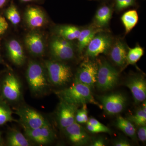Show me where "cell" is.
<instances>
[{"instance_id": "8fae6325", "label": "cell", "mask_w": 146, "mask_h": 146, "mask_svg": "<svg viewBox=\"0 0 146 146\" xmlns=\"http://www.w3.org/2000/svg\"><path fill=\"white\" fill-rule=\"evenodd\" d=\"M112 39L108 35H95L87 46L86 54L89 57L95 58L102 54L106 53L111 46Z\"/></svg>"}, {"instance_id": "f546056e", "label": "cell", "mask_w": 146, "mask_h": 146, "mask_svg": "<svg viewBox=\"0 0 146 146\" xmlns=\"http://www.w3.org/2000/svg\"><path fill=\"white\" fill-rule=\"evenodd\" d=\"M86 128L89 132L92 133H107L111 132V130L109 128L104 125L103 127L94 126L86 123Z\"/></svg>"}, {"instance_id": "4fadbf2b", "label": "cell", "mask_w": 146, "mask_h": 146, "mask_svg": "<svg viewBox=\"0 0 146 146\" xmlns=\"http://www.w3.org/2000/svg\"><path fill=\"white\" fill-rule=\"evenodd\" d=\"M125 85L130 90L135 104H138L146 100V82L142 76L131 77L126 82Z\"/></svg>"}, {"instance_id": "7402d4cb", "label": "cell", "mask_w": 146, "mask_h": 146, "mask_svg": "<svg viewBox=\"0 0 146 146\" xmlns=\"http://www.w3.org/2000/svg\"><path fill=\"white\" fill-rule=\"evenodd\" d=\"M116 125L118 129L122 131L127 136L132 139H136V128L133 123L129 120L119 116L117 118Z\"/></svg>"}, {"instance_id": "44dd1931", "label": "cell", "mask_w": 146, "mask_h": 146, "mask_svg": "<svg viewBox=\"0 0 146 146\" xmlns=\"http://www.w3.org/2000/svg\"><path fill=\"white\" fill-rule=\"evenodd\" d=\"M81 30L77 27L65 25L59 27L57 30L58 36L68 41L78 39Z\"/></svg>"}, {"instance_id": "5bb4252c", "label": "cell", "mask_w": 146, "mask_h": 146, "mask_svg": "<svg viewBox=\"0 0 146 146\" xmlns=\"http://www.w3.org/2000/svg\"><path fill=\"white\" fill-rule=\"evenodd\" d=\"M63 130L70 142L75 145H84L89 143L90 136L80 124L76 121Z\"/></svg>"}, {"instance_id": "9c48e42d", "label": "cell", "mask_w": 146, "mask_h": 146, "mask_svg": "<svg viewBox=\"0 0 146 146\" xmlns=\"http://www.w3.org/2000/svg\"><path fill=\"white\" fill-rule=\"evenodd\" d=\"M25 135L29 140L39 145H48L55 138V134L50 123L35 129H24Z\"/></svg>"}, {"instance_id": "ab89813d", "label": "cell", "mask_w": 146, "mask_h": 146, "mask_svg": "<svg viewBox=\"0 0 146 146\" xmlns=\"http://www.w3.org/2000/svg\"><path fill=\"white\" fill-rule=\"evenodd\" d=\"M1 78H0V83H1Z\"/></svg>"}, {"instance_id": "4dcf8cb0", "label": "cell", "mask_w": 146, "mask_h": 146, "mask_svg": "<svg viewBox=\"0 0 146 146\" xmlns=\"http://www.w3.org/2000/svg\"><path fill=\"white\" fill-rule=\"evenodd\" d=\"M134 2L135 0H116V7L121 10L133 5Z\"/></svg>"}, {"instance_id": "ac0fdd59", "label": "cell", "mask_w": 146, "mask_h": 146, "mask_svg": "<svg viewBox=\"0 0 146 146\" xmlns=\"http://www.w3.org/2000/svg\"><path fill=\"white\" fill-rule=\"evenodd\" d=\"M127 52L125 45L121 41L116 42L110 52V57L114 63L120 67L124 66L126 62Z\"/></svg>"}, {"instance_id": "d6986e66", "label": "cell", "mask_w": 146, "mask_h": 146, "mask_svg": "<svg viewBox=\"0 0 146 146\" xmlns=\"http://www.w3.org/2000/svg\"><path fill=\"white\" fill-rule=\"evenodd\" d=\"M7 144L9 146H30L32 143L25 135L16 129H11L7 136Z\"/></svg>"}, {"instance_id": "3957f363", "label": "cell", "mask_w": 146, "mask_h": 146, "mask_svg": "<svg viewBox=\"0 0 146 146\" xmlns=\"http://www.w3.org/2000/svg\"><path fill=\"white\" fill-rule=\"evenodd\" d=\"M45 66L50 84L56 86L66 85L72 80L73 74L69 66L58 60H47Z\"/></svg>"}, {"instance_id": "1f68e13d", "label": "cell", "mask_w": 146, "mask_h": 146, "mask_svg": "<svg viewBox=\"0 0 146 146\" xmlns=\"http://www.w3.org/2000/svg\"><path fill=\"white\" fill-rule=\"evenodd\" d=\"M136 136L141 142H145L146 141V126H138V130L136 131Z\"/></svg>"}, {"instance_id": "484cf974", "label": "cell", "mask_w": 146, "mask_h": 146, "mask_svg": "<svg viewBox=\"0 0 146 146\" xmlns=\"http://www.w3.org/2000/svg\"><path fill=\"white\" fill-rule=\"evenodd\" d=\"M4 13L6 18L13 25H17L21 22V15L14 3H11L9 6L5 9Z\"/></svg>"}, {"instance_id": "52a82bcc", "label": "cell", "mask_w": 146, "mask_h": 146, "mask_svg": "<svg viewBox=\"0 0 146 146\" xmlns=\"http://www.w3.org/2000/svg\"><path fill=\"white\" fill-rule=\"evenodd\" d=\"M50 48L53 57L58 61L70 60L74 56V51L71 42L59 36L53 39Z\"/></svg>"}, {"instance_id": "ffe728a7", "label": "cell", "mask_w": 146, "mask_h": 146, "mask_svg": "<svg viewBox=\"0 0 146 146\" xmlns=\"http://www.w3.org/2000/svg\"><path fill=\"white\" fill-rule=\"evenodd\" d=\"M101 29H95L90 28L81 30L78 39V49L80 52L87 47L91 39L97 33L100 32Z\"/></svg>"}, {"instance_id": "8d00e7d4", "label": "cell", "mask_w": 146, "mask_h": 146, "mask_svg": "<svg viewBox=\"0 0 146 146\" xmlns=\"http://www.w3.org/2000/svg\"><path fill=\"white\" fill-rule=\"evenodd\" d=\"M19 1L24 3H31L38 2L41 1L42 0H19Z\"/></svg>"}, {"instance_id": "e575fe53", "label": "cell", "mask_w": 146, "mask_h": 146, "mask_svg": "<svg viewBox=\"0 0 146 146\" xmlns=\"http://www.w3.org/2000/svg\"><path fill=\"white\" fill-rule=\"evenodd\" d=\"M91 146H105L104 141L102 138H98L93 141Z\"/></svg>"}, {"instance_id": "30bf717a", "label": "cell", "mask_w": 146, "mask_h": 146, "mask_svg": "<svg viewBox=\"0 0 146 146\" xmlns=\"http://www.w3.org/2000/svg\"><path fill=\"white\" fill-rule=\"evenodd\" d=\"M98 70V65L96 63L90 61H85L80 65L75 80L92 89L96 82Z\"/></svg>"}, {"instance_id": "cb8c5ba5", "label": "cell", "mask_w": 146, "mask_h": 146, "mask_svg": "<svg viewBox=\"0 0 146 146\" xmlns=\"http://www.w3.org/2000/svg\"><path fill=\"white\" fill-rule=\"evenodd\" d=\"M112 15V11L110 7L108 6H104L97 11L95 16L96 24L102 27L106 26L108 23Z\"/></svg>"}, {"instance_id": "277c9868", "label": "cell", "mask_w": 146, "mask_h": 146, "mask_svg": "<svg viewBox=\"0 0 146 146\" xmlns=\"http://www.w3.org/2000/svg\"><path fill=\"white\" fill-rule=\"evenodd\" d=\"M22 86L20 80L13 73L6 74L0 83V98L7 102L14 103L21 100Z\"/></svg>"}, {"instance_id": "2e32d148", "label": "cell", "mask_w": 146, "mask_h": 146, "mask_svg": "<svg viewBox=\"0 0 146 146\" xmlns=\"http://www.w3.org/2000/svg\"><path fill=\"white\" fill-rule=\"evenodd\" d=\"M25 42L29 52L33 55L42 56L44 53V42L40 33L35 31L29 33L25 37Z\"/></svg>"}, {"instance_id": "d4e9b609", "label": "cell", "mask_w": 146, "mask_h": 146, "mask_svg": "<svg viewBox=\"0 0 146 146\" xmlns=\"http://www.w3.org/2000/svg\"><path fill=\"white\" fill-rule=\"evenodd\" d=\"M121 19L125 28L126 33H129L138 23V13L135 10L128 11L123 14Z\"/></svg>"}, {"instance_id": "74e56055", "label": "cell", "mask_w": 146, "mask_h": 146, "mask_svg": "<svg viewBox=\"0 0 146 146\" xmlns=\"http://www.w3.org/2000/svg\"><path fill=\"white\" fill-rule=\"evenodd\" d=\"M3 145V141L2 136V133L0 131V146L2 145Z\"/></svg>"}, {"instance_id": "d590c367", "label": "cell", "mask_w": 146, "mask_h": 146, "mask_svg": "<svg viewBox=\"0 0 146 146\" xmlns=\"http://www.w3.org/2000/svg\"><path fill=\"white\" fill-rule=\"evenodd\" d=\"M9 1V0H0V9L5 7Z\"/></svg>"}, {"instance_id": "836d02e7", "label": "cell", "mask_w": 146, "mask_h": 146, "mask_svg": "<svg viewBox=\"0 0 146 146\" xmlns=\"http://www.w3.org/2000/svg\"><path fill=\"white\" fill-rule=\"evenodd\" d=\"M114 145L115 146H130L129 142L124 139H119L114 142Z\"/></svg>"}, {"instance_id": "e0dca14e", "label": "cell", "mask_w": 146, "mask_h": 146, "mask_svg": "<svg viewBox=\"0 0 146 146\" xmlns=\"http://www.w3.org/2000/svg\"><path fill=\"white\" fill-rule=\"evenodd\" d=\"M5 46L7 55L11 62L16 66L23 65L25 62V55L19 42L16 39H11L7 42Z\"/></svg>"}, {"instance_id": "83f0119b", "label": "cell", "mask_w": 146, "mask_h": 146, "mask_svg": "<svg viewBox=\"0 0 146 146\" xmlns=\"http://www.w3.org/2000/svg\"><path fill=\"white\" fill-rule=\"evenodd\" d=\"M128 119L137 126L146 125V111L142 107L137 110L134 115H131Z\"/></svg>"}, {"instance_id": "7c38bea8", "label": "cell", "mask_w": 146, "mask_h": 146, "mask_svg": "<svg viewBox=\"0 0 146 146\" xmlns=\"http://www.w3.org/2000/svg\"><path fill=\"white\" fill-rule=\"evenodd\" d=\"M78 106L60 100L58 108L57 120L60 127L63 129L75 122L76 113Z\"/></svg>"}, {"instance_id": "6da1fadb", "label": "cell", "mask_w": 146, "mask_h": 146, "mask_svg": "<svg viewBox=\"0 0 146 146\" xmlns=\"http://www.w3.org/2000/svg\"><path fill=\"white\" fill-rule=\"evenodd\" d=\"M89 86L74 79L70 86L57 91L56 94L60 100L75 105L91 104L102 108L101 104L94 98Z\"/></svg>"}, {"instance_id": "d6a6232c", "label": "cell", "mask_w": 146, "mask_h": 146, "mask_svg": "<svg viewBox=\"0 0 146 146\" xmlns=\"http://www.w3.org/2000/svg\"><path fill=\"white\" fill-rule=\"evenodd\" d=\"M8 28L9 24L5 18L0 15V36L6 32Z\"/></svg>"}, {"instance_id": "5b68a950", "label": "cell", "mask_w": 146, "mask_h": 146, "mask_svg": "<svg viewBox=\"0 0 146 146\" xmlns=\"http://www.w3.org/2000/svg\"><path fill=\"white\" fill-rule=\"evenodd\" d=\"M119 76V74L116 69L107 61H103L98 65L96 85L100 91H109L117 84Z\"/></svg>"}, {"instance_id": "ba28073f", "label": "cell", "mask_w": 146, "mask_h": 146, "mask_svg": "<svg viewBox=\"0 0 146 146\" xmlns=\"http://www.w3.org/2000/svg\"><path fill=\"white\" fill-rule=\"evenodd\" d=\"M102 108L109 115H115L121 113L126 105V97L120 93L104 95L100 97Z\"/></svg>"}, {"instance_id": "8992f818", "label": "cell", "mask_w": 146, "mask_h": 146, "mask_svg": "<svg viewBox=\"0 0 146 146\" xmlns=\"http://www.w3.org/2000/svg\"><path fill=\"white\" fill-rule=\"evenodd\" d=\"M15 113L19 117L18 122L24 129H35L50 123L42 114L29 106L19 108Z\"/></svg>"}, {"instance_id": "f35d334b", "label": "cell", "mask_w": 146, "mask_h": 146, "mask_svg": "<svg viewBox=\"0 0 146 146\" xmlns=\"http://www.w3.org/2000/svg\"><path fill=\"white\" fill-rule=\"evenodd\" d=\"M0 64H4V65L5 64L3 60L1 53H0Z\"/></svg>"}, {"instance_id": "4316f807", "label": "cell", "mask_w": 146, "mask_h": 146, "mask_svg": "<svg viewBox=\"0 0 146 146\" xmlns=\"http://www.w3.org/2000/svg\"><path fill=\"white\" fill-rule=\"evenodd\" d=\"M143 54V49L139 46H137L132 48H129L127 54V63L130 65L136 64Z\"/></svg>"}, {"instance_id": "7a4b0ae2", "label": "cell", "mask_w": 146, "mask_h": 146, "mask_svg": "<svg viewBox=\"0 0 146 146\" xmlns=\"http://www.w3.org/2000/svg\"><path fill=\"white\" fill-rule=\"evenodd\" d=\"M26 78L31 91L34 95H42L49 88L50 83L46 71L41 64L35 61L29 63Z\"/></svg>"}, {"instance_id": "f1b7e54d", "label": "cell", "mask_w": 146, "mask_h": 146, "mask_svg": "<svg viewBox=\"0 0 146 146\" xmlns=\"http://www.w3.org/2000/svg\"><path fill=\"white\" fill-rule=\"evenodd\" d=\"M82 106L81 109H78L75 116V121L80 124L86 123L89 120L86 104Z\"/></svg>"}, {"instance_id": "9a60e30c", "label": "cell", "mask_w": 146, "mask_h": 146, "mask_svg": "<svg viewBox=\"0 0 146 146\" xmlns=\"http://www.w3.org/2000/svg\"><path fill=\"white\" fill-rule=\"evenodd\" d=\"M25 18L27 25L33 30L41 28L46 22L44 12L36 6H29L27 7L25 13Z\"/></svg>"}, {"instance_id": "603a6c76", "label": "cell", "mask_w": 146, "mask_h": 146, "mask_svg": "<svg viewBox=\"0 0 146 146\" xmlns=\"http://www.w3.org/2000/svg\"><path fill=\"white\" fill-rule=\"evenodd\" d=\"M13 112L8 103L0 98V126L8 122H18L13 117Z\"/></svg>"}]
</instances>
